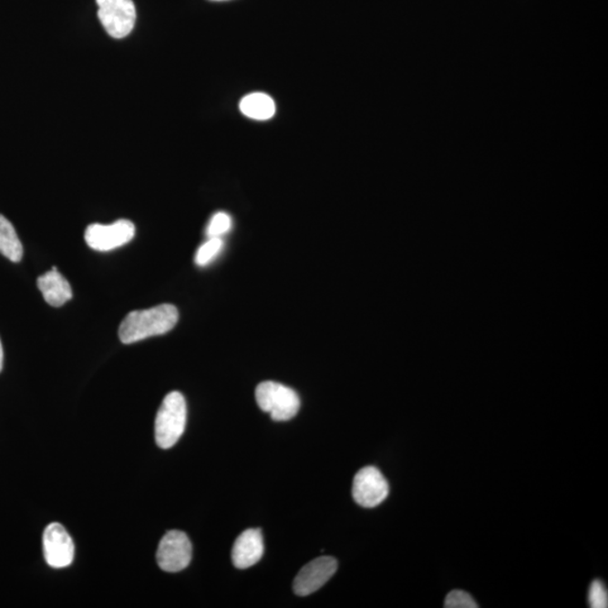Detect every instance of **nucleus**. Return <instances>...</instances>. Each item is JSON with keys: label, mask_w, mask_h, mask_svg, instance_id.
<instances>
[{"label": "nucleus", "mask_w": 608, "mask_h": 608, "mask_svg": "<svg viewBox=\"0 0 608 608\" xmlns=\"http://www.w3.org/2000/svg\"><path fill=\"white\" fill-rule=\"evenodd\" d=\"M188 419V408L184 396L172 391L165 397L158 410L155 437L158 447L167 449L174 447L183 435Z\"/></svg>", "instance_id": "2"}, {"label": "nucleus", "mask_w": 608, "mask_h": 608, "mask_svg": "<svg viewBox=\"0 0 608 608\" xmlns=\"http://www.w3.org/2000/svg\"><path fill=\"white\" fill-rule=\"evenodd\" d=\"M223 246L222 238H209V241L204 242L196 252V265L201 267L209 265L222 252Z\"/></svg>", "instance_id": "14"}, {"label": "nucleus", "mask_w": 608, "mask_h": 608, "mask_svg": "<svg viewBox=\"0 0 608 608\" xmlns=\"http://www.w3.org/2000/svg\"><path fill=\"white\" fill-rule=\"evenodd\" d=\"M136 236V226L130 220H118L112 224L93 223L86 229L85 241L98 252H111L127 245Z\"/></svg>", "instance_id": "5"}, {"label": "nucleus", "mask_w": 608, "mask_h": 608, "mask_svg": "<svg viewBox=\"0 0 608 608\" xmlns=\"http://www.w3.org/2000/svg\"><path fill=\"white\" fill-rule=\"evenodd\" d=\"M3 366H4V349L2 341H0V372H2L3 370Z\"/></svg>", "instance_id": "18"}, {"label": "nucleus", "mask_w": 608, "mask_h": 608, "mask_svg": "<svg viewBox=\"0 0 608 608\" xmlns=\"http://www.w3.org/2000/svg\"><path fill=\"white\" fill-rule=\"evenodd\" d=\"M179 310L170 304L132 311L119 325V337L123 344L129 345L160 336L170 333L179 323Z\"/></svg>", "instance_id": "1"}, {"label": "nucleus", "mask_w": 608, "mask_h": 608, "mask_svg": "<svg viewBox=\"0 0 608 608\" xmlns=\"http://www.w3.org/2000/svg\"><path fill=\"white\" fill-rule=\"evenodd\" d=\"M352 494L358 505L373 509L386 500L389 483L379 469L366 467L354 478Z\"/></svg>", "instance_id": "6"}, {"label": "nucleus", "mask_w": 608, "mask_h": 608, "mask_svg": "<svg viewBox=\"0 0 608 608\" xmlns=\"http://www.w3.org/2000/svg\"><path fill=\"white\" fill-rule=\"evenodd\" d=\"M215 2H222V0H215Z\"/></svg>", "instance_id": "19"}, {"label": "nucleus", "mask_w": 608, "mask_h": 608, "mask_svg": "<svg viewBox=\"0 0 608 608\" xmlns=\"http://www.w3.org/2000/svg\"><path fill=\"white\" fill-rule=\"evenodd\" d=\"M43 553L50 567L61 569L74 562L75 545L64 526L52 523L43 533Z\"/></svg>", "instance_id": "8"}, {"label": "nucleus", "mask_w": 608, "mask_h": 608, "mask_svg": "<svg viewBox=\"0 0 608 608\" xmlns=\"http://www.w3.org/2000/svg\"><path fill=\"white\" fill-rule=\"evenodd\" d=\"M588 601L593 608H606L608 606V593L604 583L593 581L588 595Z\"/></svg>", "instance_id": "17"}, {"label": "nucleus", "mask_w": 608, "mask_h": 608, "mask_svg": "<svg viewBox=\"0 0 608 608\" xmlns=\"http://www.w3.org/2000/svg\"><path fill=\"white\" fill-rule=\"evenodd\" d=\"M445 607L447 608H477L479 605L473 600L470 593L463 591H453L448 593L447 600H445Z\"/></svg>", "instance_id": "16"}, {"label": "nucleus", "mask_w": 608, "mask_h": 608, "mask_svg": "<svg viewBox=\"0 0 608 608\" xmlns=\"http://www.w3.org/2000/svg\"><path fill=\"white\" fill-rule=\"evenodd\" d=\"M38 290L42 292L46 303L52 306H62L73 298L69 282L57 272V267L37 279Z\"/></svg>", "instance_id": "11"}, {"label": "nucleus", "mask_w": 608, "mask_h": 608, "mask_svg": "<svg viewBox=\"0 0 608 608\" xmlns=\"http://www.w3.org/2000/svg\"><path fill=\"white\" fill-rule=\"evenodd\" d=\"M232 228V218L226 212H218L211 218L207 227L209 238H222Z\"/></svg>", "instance_id": "15"}, {"label": "nucleus", "mask_w": 608, "mask_h": 608, "mask_svg": "<svg viewBox=\"0 0 608 608\" xmlns=\"http://www.w3.org/2000/svg\"><path fill=\"white\" fill-rule=\"evenodd\" d=\"M264 553L261 530L249 529L238 536L232 548V562L238 569H247L260 562Z\"/></svg>", "instance_id": "10"}, {"label": "nucleus", "mask_w": 608, "mask_h": 608, "mask_svg": "<svg viewBox=\"0 0 608 608\" xmlns=\"http://www.w3.org/2000/svg\"><path fill=\"white\" fill-rule=\"evenodd\" d=\"M338 563L332 557L313 560L301 569L294 579V591L298 596H309L317 592L336 572Z\"/></svg>", "instance_id": "9"}, {"label": "nucleus", "mask_w": 608, "mask_h": 608, "mask_svg": "<svg viewBox=\"0 0 608 608\" xmlns=\"http://www.w3.org/2000/svg\"><path fill=\"white\" fill-rule=\"evenodd\" d=\"M98 18L105 31L114 38L127 37L137 21V9L132 0H96Z\"/></svg>", "instance_id": "4"}, {"label": "nucleus", "mask_w": 608, "mask_h": 608, "mask_svg": "<svg viewBox=\"0 0 608 608\" xmlns=\"http://www.w3.org/2000/svg\"><path fill=\"white\" fill-rule=\"evenodd\" d=\"M258 407L265 413H270L273 420L286 421L294 418L300 409L298 394L291 387L281 383L262 382L256 389Z\"/></svg>", "instance_id": "3"}, {"label": "nucleus", "mask_w": 608, "mask_h": 608, "mask_svg": "<svg viewBox=\"0 0 608 608\" xmlns=\"http://www.w3.org/2000/svg\"><path fill=\"white\" fill-rule=\"evenodd\" d=\"M0 253L13 263L21 262L24 255L15 228L3 214H0Z\"/></svg>", "instance_id": "13"}, {"label": "nucleus", "mask_w": 608, "mask_h": 608, "mask_svg": "<svg viewBox=\"0 0 608 608\" xmlns=\"http://www.w3.org/2000/svg\"><path fill=\"white\" fill-rule=\"evenodd\" d=\"M191 544L189 536L180 531H170L161 539L157 551V563L161 571L179 572L189 567Z\"/></svg>", "instance_id": "7"}, {"label": "nucleus", "mask_w": 608, "mask_h": 608, "mask_svg": "<svg viewBox=\"0 0 608 608\" xmlns=\"http://www.w3.org/2000/svg\"><path fill=\"white\" fill-rule=\"evenodd\" d=\"M239 108L245 117L256 121H267L274 117L276 105L274 99L265 93H252L245 96L239 104Z\"/></svg>", "instance_id": "12"}]
</instances>
